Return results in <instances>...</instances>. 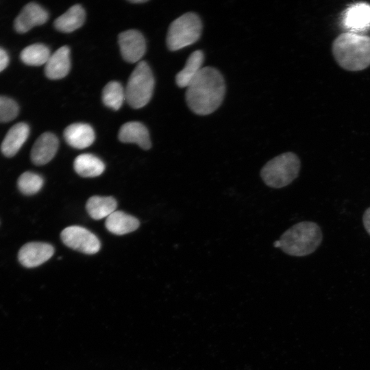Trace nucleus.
Masks as SVG:
<instances>
[{"label":"nucleus","mask_w":370,"mask_h":370,"mask_svg":"<svg viewBox=\"0 0 370 370\" xmlns=\"http://www.w3.org/2000/svg\"><path fill=\"white\" fill-rule=\"evenodd\" d=\"M140 223L134 217L123 211L116 210L106 219V229L116 235H123L135 231Z\"/></svg>","instance_id":"dca6fc26"},{"label":"nucleus","mask_w":370,"mask_h":370,"mask_svg":"<svg viewBox=\"0 0 370 370\" xmlns=\"http://www.w3.org/2000/svg\"><path fill=\"white\" fill-rule=\"evenodd\" d=\"M119 44L123 58L134 63L141 59L146 51L145 40L136 29H129L119 35Z\"/></svg>","instance_id":"6e6552de"},{"label":"nucleus","mask_w":370,"mask_h":370,"mask_svg":"<svg viewBox=\"0 0 370 370\" xmlns=\"http://www.w3.org/2000/svg\"><path fill=\"white\" fill-rule=\"evenodd\" d=\"M64 138L71 147L82 149L90 146L95 136L90 125L77 123L69 125L65 128Z\"/></svg>","instance_id":"ddd939ff"},{"label":"nucleus","mask_w":370,"mask_h":370,"mask_svg":"<svg viewBox=\"0 0 370 370\" xmlns=\"http://www.w3.org/2000/svg\"><path fill=\"white\" fill-rule=\"evenodd\" d=\"M60 238L65 245L84 254H95L100 249L97 236L83 227H67L62 231Z\"/></svg>","instance_id":"0eeeda50"},{"label":"nucleus","mask_w":370,"mask_h":370,"mask_svg":"<svg viewBox=\"0 0 370 370\" xmlns=\"http://www.w3.org/2000/svg\"><path fill=\"white\" fill-rule=\"evenodd\" d=\"M322 238L321 228L317 223L301 221L285 231L273 245L289 256L301 257L314 252Z\"/></svg>","instance_id":"7ed1b4c3"},{"label":"nucleus","mask_w":370,"mask_h":370,"mask_svg":"<svg viewBox=\"0 0 370 370\" xmlns=\"http://www.w3.org/2000/svg\"><path fill=\"white\" fill-rule=\"evenodd\" d=\"M345 24L353 29L370 26V5L360 3L347 9L344 19Z\"/></svg>","instance_id":"412c9836"},{"label":"nucleus","mask_w":370,"mask_h":370,"mask_svg":"<svg viewBox=\"0 0 370 370\" xmlns=\"http://www.w3.org/2000/svg\"><path fill=\"white\" fill-rule=\"evenodd\" d=\"M202 32V23L194 12H187L174 20L169 25L166 45L171 51H177L196 42Z\"/></svg>","instance_id":"39448f33"},{"label":"nucleus","mask_w":370,"mask_h":370,"mask_svg":"<svg viewBox=\"0 0 370 370\" xmlns=\"http://www.w3.org/2000/svg\"><path fill=\"white\" fill-rule=\"evenodd\" d=\"M153 88L154 78L150 67L146 62H139L125 89L127 103L135 109L143 108L149 101Z\"/></svg>","instance_id":"423d86ee"},{"label":"nucleus","mask_w":370,"mask_h":370,"mask_svg":"<svg viewBox=\"0 0 370 370\" xmlns=\"http://www.w3.org/2000/svg\"><path fill=\"white\" fill-rule=\"evenodd\" d=\"M362 221L365 228L366 229L368 234L370 235V207L365 211Z\"/></svg>","instance_id":"bb28decb"},{"label":"nucleus","mask_w":370,"mask_h":370,"mask_svg":"<svg viewBox=\"0 0 370 370\" xmlns=\"http://www.w3.org/2000/svg\"><path fill=\"white\" fill-rule=\"evenodd\" d=\"M9 62V57L6 51L0 48V72L4 70Z\"/></svg>","instance_id":"a878e982"},{"label":"nucleus","mask_w":370,"mask_h":370,"mask_svg":"<svg viewBox=\"0 0 370 370\" xmlns=\"http://www.w3.org/2000/svg\"><path fill=\"white\" fill-rule=\"evenodd\" d=\"M53 254L54 248L51 245L41 242H30L20 249L18 258L22 265L33 268L47 261Z\"/></svg>","instance_id":"1a4fd4ad"},{"label":"nucleus","mask_w":370,"mask_h":370,"mask_svg":"<svg viewBox=\"0 0 370 370\" xmlns=\"http://www.w3.org/2000/svg\"><path fill=\"white\" fill-rule=\"evenodd\" d=\"M124 99H125V89L119 82L111 81L104 86L102 91V100L106 106L118 110Z\"/></svg>","instance_id":"5701e85b"},{"label":"nucleus","mask_w":370,"mask_h":370,"mask_svg":"<svg viewBox=\"0 0 370 370\" xmlns=\"http://www.w3.org/2000/svg\"><path fill=\"white\" fill-rule=\"evenodd\" d=\"M300 167L299 157L295 153L285 152L268 161L261 169L260 175L267 186L280 188L298 177Z\"/></svg>","instance_id":"20e7f679"},{"label":"nucleus","mask_w":370,"mask_h":370,"mask_svg":"<svg viewBox=\"0 0 370 370\" xmlns=\"http://www.w3.org/2000/svg\"><path fill=\"white\" fill-rule=\"evenodd\" d=\"M51 56L49 49L42 44H33L21 53V60L27 65L40 66L46 64Z\"/></svg>","instance_id":"4be33fe9"},{"label":"nucleus","mask_w":370,"mask_h":370,"mask_svg":"<svg viewBox=\"0 0 370 370\" xmlns=\"http://www.w3.org/2000/svg\"><path fill=\"white\" fill-rule=\"evenodd\" d=\"M58 139L55 134L51 132L42 134L32 147V162L36 165H43L50 162L58 151Z\"/></svg>","instance_id":"9d476101"},{"label":"nucleus","mask_w":370,"mask_h":370,"mask_svg":"<svg viewBox=\"0 0 370 370\" xmlns=\"http://www.w3.org/2000/svg\"><path fill=\"white\" fill-rule=\"evenodd\" d=\"M332 52L342 69L349 71L364 70L370 66V37L342 33L333 41Z\"/></svg>","instance_id":"f03ea898"},{"label":"nucleus","mask_w":370,"mask_h":370,"mask_svg":"<svg viewBox=\"0 0 370 370\" xmlns=\"http://www.w3.org/2000/svg\"><path fill=\"white\" fill-rule=\"evenodd\" d=\"M75 172L84 177H94L100 175L105 170V164L98 157L90 153L79 155L74 160Z\"/></svg>","instance_id":"a211bd4d"},{"label":"nucleus","mask_w":370,"mask_h":370,"mask_svg":"<svg viewBox=\"0 0 370 370\" xmlns=\"http://www.w3.org/2000/svg\"><path fill=\"white\" fill-rule=\"evenodd\" d=\"M43 178L37 173L27 171L18 179V187L20 191L27 195L38 193L43 185Z\"/></svg>","instance_id":"b1692460"},{"label":"nucleus","mask_w":370,"mask_h":370,"mask_svg":"<svg viewBox=\"0 0 370 370\" xmlns=\"http://www.w3.org/2000/svg\"><path fill=\"white\" fill-rule=\"evenodd\" d=\"M29 128L25 123H18L7 132L1 145V152L6 157L14 156L26 141Z\"/></svg>","instance_id":"2eb2a0df"},{"label":"nucleus","mask_w":370,"mask_h":370,"mask_svg":"<svg viewBox=\"0 0 370 370\" xmlns=\"http://www.w3.org/2000/svg\"><path fill=\"white\" fill-rule=\"evenodd\" d=\"M204 54L202 51L197 50L188 58L186 64L175 76V82L180 88L187 87L195 77L203 68Z\"/></svg>","instance_id":"f3484780"},{"label":"nucleus","mask_w":370,"mask_h":370,"mask_svg":"<svg viewBox=\"0 0 370 370\" xmlns=\"http://www.w3.org/2000/svg\"><path fill=\"white\" fill-rule=\"evenodd\" d=\"M186 88L187 105L199 115L214 112L221 106L225 93L223 75L210 66L203 67Z\"/></svg>","instance_id":"f257e3e1"},{"label":"nucleus","mask_w":370,"mask_h":370,"mask_svg":"<svg viewBox=\"0 0 370 370\" xmlns=\"http://www.w3.org/2000/svg\"><path fill=\"white\" fill-rule=\"evenodd\" d=\"M119 139L123 143H136L145 150L151 146L148 130L137 121L123 124L119 130Z\"/></svg>","instance_id":"4468645a"},{"label":"nucleus","mask_w":370,"mask_h":370,"mask_svg":"<svg viewBox=\"0 0 370 370\" xmlns=\"http://www.w3.org/2000/svg\"><path fill=\"white\" fill-rule=\"evenodd\" d=\"M18 114L17 103L10 98L0 96V123H7L14 119Z\"/></svg>","instance_id":"393cba45"},{"label":"nucleus","mask_w":370,"mask_h":370,"mask_svg":"<svg viewBox=\"0 0 370 370\" xmlns=\"http://www.w3.org/2000/svg\"><path fill=\"white\" fill-rule=\"evenodd\" d=\"M147 0H133V1H130V2L133 3H145V2H147Z\"/></svg>","instance_id":"cd10ccee"},{"label":"nucleus","mask_w":370,"mask_h":370,"mask_svg":"<svg viewBox=\"0 0 370 370\" xmlns=\"http://www.w3.org/2000/svg\"><path fill=\"white\" fill-rule=\"evenodd\" d=\"M85 15L84 10L80 5H74L55 20L54 26L62 32H73L84 24Z\"/></svg>","instance_id":"6ab92c4d"},{"label":"nucleus","mask_w":370,"mask_h":370,"mask_svg":"<svg viewBox=\"0 0 370 370\" xmlns=\"http://www.w3.org/2000/svg\"><path fill=\"white\" fill-rule=\"evenodd\" d=\"M70 67V49L63 46L50 56L45 64V73L49 79H59L67 75Z\"/></svg>","instance_id":"f8f14e48"},{"label":"nucleus","mask_w":370,"mask_h":370,"mask_svg":"<svg viewBox=\"0 0 370 370\" xmlns=\"http://www.w3.org/2000/svg\"><path fill=\"white\" fill-rule=\"evenodd\" d=\"M117 203L112 197L92 196L86 204V209L91 218L99 220L108 217L116 211Z\"/></svg>","instance_id":"aec40b11"},{"label":"nucleus","mask_w":370,"mask_h":370,"mask_svg":"<svg viewBox=\"0 0 370 370\" xmlns=\"http://www.w3.org/2000/svg\"><path fill=\"white\" fill-rule=\"evenodd\" d=\"M47 12L36 3L27 4L14 21V28L18 33H25L36 25L44 24L48 19Z\"/></svg>","instance_id":"9b49d317"}]
</instances>
